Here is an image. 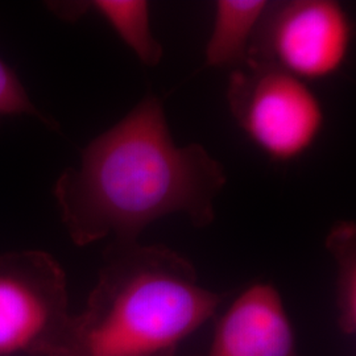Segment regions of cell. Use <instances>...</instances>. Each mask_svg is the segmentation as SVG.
Returning a JSON list of instances; mask_svg holds the SVG:
<instances>
[{
    "label": "cell",
    "instance_id": "8",
    "mask_svg": "<svg viewBox=\"0 0 356 356\" xmlns=\"http://www.w3.org/2000/svg\"><path fill=\"white\" fill-rule=\"evenodd\" d=\"M268 6L266 0H218L204 49L206 65L232 72L247 64L254 33Z\"/></svg>",
    "mask_w": 356,
    "mask_h": 356
},
{
    "label": "cell",
    "instance_id": "5",
    "mask_svg": "<svg viewBox=\"0 0 356 356\" xmlns=\"http://www.w3.org/2000/svg\"><path fill=\"white\" fill-rule=\"evenodd\" d=\"M72 317L64 269L51 254L24 250L0 256V356H51Z\"/></svg>",
    "mask_w": 356,
    "mask_h": 356
},
{
    "label": "cell",
    "instance_id": "10",
    "mask_svg": "<svg viewBox=\"0 0 356 356\" xmlns=\"http://www.w3.org/2000/svg\"><path fill=\"white\" fill-rule=\"evenodd\" d=\"M0 116H33L47 126L54 123L29 98L20 78L0 58Z\"/></svg>",
    "mask_w": 356,
    "mask_h": 356
},
{
    "label": "cell",
    "instance_id": "3",
    "mask_svg": "<svg viewBox=\"0 0 356 356\" xmlns=\"http://www.w3.org/2000/svg\"><path fill=\"white\" fill-rule=\"evenodd\" d=\"M226 97L247 139L277 163L302 157L325 127L323 106L309 83L269 66L232 70Z\"/></svg>",
    "mask_w": 356,
    "mask_h": 356
},
{
    "label": "cell",
    "instance_id": "1",
    "mask_svg": "<svg viewBox=\"0 0 356 356\" xmlns=\"http://www.w3.org/2000/svg\"><path fill=\"white\" fill-rule=\"evenodd\" d=\"M226 182L223 165L201 144L178 145L163 102L147 95L90 141L53 194L70 239L83 247L106 238L139 242L153 222L175 214L207 227Z\"/></svg>",
    "mask_w": 356,
    "mask_h": 356
},
{
    "label": "cell",
    "instance_id": "7",
    "mask_svg": "<svg viewBox=\"0 0 356 356\" xmlns=\"http://www.w3.org/2000/svg\"><path fill=\"white\" fill-rule=\"evenodd\" d=\"M51 13L64 20L95 13L114 29L143 64L154 67L164 57L163 45L153 35L151 8L145 0H90V1H51Z\"/></svg>",
    "mask_w": 356,
    "mask_h": 356
},
{
    "label": "cell",
    "instance_id": "6",
    "mask_svg": "<svg viewBox=\"0 0 356 356\" xmlns=\"http://www.w3.org/2000/svg\"><path fill=\"white\" fill-rule=\"evenodd\" d=\"M197 356H297L279 291L267 282L244 289L218 321L207 351Z\"/></svg>",
    "mask_w": 356,
    "mask_h": 356
},
{
    "label": "cell",
    "instance_id": "2",
    "mask_svg": "<svg viewBox=\"0 0 356 356\" xmlns=\"http://www.w3.org/2000/svg\"><path fill=\"white\" fill-rule=\"evenodd\" d=\"M219 304L176 251L111 242L88 304L51 356H175Z\"/></svg>",
    "mask_w": 356,
    "mask_h": 356
},
{
    "label": "cell",
    "instance_id": "9",
    "mask_svg": "<svg viewBox=\"0 0 356 356\" xmlns=\"http://www.w3.org/2000/svg\"><path fill=\"white\" fill-rule=\"evenodd\" d=\"M326 248L335 261V306L338 325L346 335L356 331V226L341 220L331 227Z\"/></svg>",
    "mask_w": 356,
    "mask_h": 356
},
{
    "label": "cell",
    "instance_id": "4",
    "mask_svg": "<svg viewBox=\"0 0 356 356\" xmlns=\"http://www.w3.org/2000/svg\"><path fill=\"white\" fill-rule=\"evenodd\" d=\"M351 41V19L338 1H269L247 64L269 66L306 83L322 81L343 67Z\"/></svg>",
    "mask_w": 356,
    "mask_h": 356
}]
</instances>
